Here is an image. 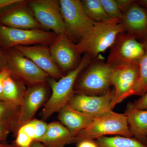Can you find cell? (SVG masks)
<instances>
[{
	"label": "cell",
	"instance_id": "1",
	"mask_svg": "<svg viewBox=\"0 0 147 147\" xmlns=\"http://www.w3.org/2000/svg\"><path fill=\"white\" fill-rule=\"evenodd\" d=\"M92 60L89 55L85 54L79 65L58 81L50 77L48 78L47 82L52 90V94L43 105L41 113L42 119L46 120L68 104L75 94L74 86L79 75Z\"/></svg>",
	"mask_w": 147,
	"mask_h": 147
},
{
	"label": "cell",
	"instance_id": "2",
	"mask_svg": "<svg viewBox=\"0 0 147 147\" xmlns=\"http://www.w3.org/2000/svg\"><path fill=\"white\" fill-rule=\"evenodd\" d=\"M121 21L113 19L96 23L76 44L81 54H87L93 59L110 48L118 35L125 32Z\"/></svg>",
	"mask_w": 147,
	"mask_h": 147
},
{
	"label": "cell",
	"instance_id": "3",
	"mask_svg": "<svg viewBox=\"0 0 147 147\" xmlns=\"http://www.w3.org/2000/svg\"><path fill=\"white\" fill-rule=\"evenodd\" d=\"M108 136L133 137L125 113L110 110L96 116L86 128L75 136V143L84 139L96 140Z\"/></svg>",
	"mask_w": 147,
	"mask_h": 147
},
{
	"label": "cell",
	"instance_id": "4",
	"mask_svg": "<svg viewBox=\"0 0 147 147\" xmlns=\"http://www.w3.org/2000/svg\"><path fill=\"white\" fill-rule=\"evenodd\" d=\"M114 67L98 58L92 60L75 84V93L101 96L111 90Z\"/></svg>",
	"mask_w": 147,
	"mask_h": 147
},
{
	"label": "cell",
	"instance_id": "5",
	"mask_svg": "<svg viewBox=\"0 0 147 147\" xmlns=\"http://www.w3.org/2000/svg\"><path fill=\"white\" fill-rule=\"evenodd\" d=\"M59 3L69 36L78 43L96 23L87 16L81 1L60 0Z\"/></svg>",
	"mask_w": 147,
	"mask_h": 147
},
{
	"label": "cell",
	"instance_id": "6",
	"mask_svg": "<svg viewBox=\"0 0 147 147\" xmlns=\"http://www.w3.org/2000/svg\"><path fill=\"white\" fill-rule=\"evenodd\" d=\"M56 36L40 29L13 28L0 25V46L6 50L17 45H51Z\"/></svg>",
	"mask_w": 147,
	"mask_h": 147
},
{
	"label": "cell",
	"instance_id": "7",
	"mask_svg": "<svg viewBox=\"0 0 147 147\" xmlns=\"http://www.w3.org/2000/svg\"><path fill=\"white\" fill-rule=\"evenodd\" d=\"M7 67L14 79L28 85L46 83L49 76L14 48L5 52Z\"/></svg>",
	"mask_w": 147,
	"mask_h": 147
},
{
	"label": "cell",
	"instance_id": "8",
	"mask_svg": "<svg viewBox=\"0 0 147 147\" xmlns=\"http://www.w3.org/2000/svg\"><path fill=\"white\" fill-rule=\"evenodd\" d=\"M145 53V46L136 37L125 32L119 34L111 47L107 63L112 66L138 63Z\"/></svg>",
	"mask_w": 147,
	"mask_h": 147
},
{
	"label": "cell",
	"instance_id": "9",
	"mask_svg": "<svg viewBox=\"0 0 147 147\" xmlns=\"http://www.w3.org/2000/svg\"><path fill=\"white\" fill-rule=\"evenodd\" d=\"M28 5L42 28L52 30L57 35L65 34L69 36L59 1L31 0L28 1Z\"/></svg>",
	"mask_w": 147,
	"mask_h": 147
},
{
	"label": "cell",
	"instance_id": "10",
	"mask_svg": "<svg viewBox=\"0 0 147 147\" xmlns=\"http://www.w3.org/2000/svg\"><path fill=\"white\" fill-rule=\"evenodd\" d=\"M138 77V63L114 67L111 78L112 86L115 87L112 110L127 98L134 95Z\"/></svg>",
	"mask_w": 147,
	"mask_h": 147
},
{
	"label": "cell",
	"instance_id": "11",
	"mask_svg": "<svg viewBox=\"0 0 147 147\" xmlns=\"http://www.w3.org/2000/svg\"><path fill=\"white\" fill-rule=\"evenodd\" d=\"M53 60L63 72L76 68L82 61L76 44L65 34L57 35L49 47Z\"/></svg>",
	"mask_w": 147,
	"mask_h": 147
},
{
	"label": "cell",
	"instance_id": "12",
	"mask_svg": "<svg viewBox=\"0 0 147 147\" xmlns=\"http://www.w3.org/2000/svg\"><path fill=\"white\" fill-rule=\"evenodd\" d=\"M0 25L13 28H42L29 8L28 1L23 0L0 11Z\"/></svg>",
	"mask_w": 147,
	"mask_h": 147
},
{
	"label": "cell",
	"instance_id": "13",
	"mask_svg": "<svg viewBox=\"0 0 147 147\" xmlns=\"http://www.w3.org/2000/svg\"><path fill=\"white\" fill-rule=\"evenodd\" d=\"M47 94L46 82L28 87L19 107V128L33 119L38 109L45 104Z\"/></svg>",
	"mask_w": 147,
	"mask_h": 147
},
{
	"label": "cell",
	"instance_id": "14",
	"mask_svg": "<svg viewBox=\"0 0 147 147\" xmlns=\"http://www.w3.org/2000/svg\"><path fill=\"white\" fill-rule=\"evenodd\" d=\"M114 94V90H112L101 96L75 93L67 105L82 113L96 117L112 110Z\"/></svg>",
	"mask_w": 147,
	"mask_h": 147
},
{
	"label": "cell",
	"instance_id": "15",
	"mask_svg": "<svg viewBox=\"0 0 147 147\" xmlns=\"http://www.w3.org/2000/svg\"><path fill=\"white\" fill-rule=\"evenodd\" d=\"M13 48L32 61L49 77L60 79L63 76L62 71L53 60L47 45H17Z\"/></svg>",
	"mask_w": 147,
	"mask_h": 147
},
{
	"label": "cell",
	"instance_id": "16",
	"mask_svg": "<svg viewBox=\"0 0 147 147\" xmlns=\"http://www.w3.org/2000/svg\"><path fill=\"white\" fill-rule=\"evenodd\" d=\"M121 23L125 32L137 39L147 36V10L136 1L123 13Z\"/></svg>",
	"mask_w": 147,
	"mask_h": 147
},
{
	"label": "cell",
	"instance_id": "17",
	"mask_svg": "<svg viewBox=\"0 0 147 147\" xmlns=\"http://www.w3.org/2000/svg\"><path fill=\"white\" fill-rule=\"evenodd\" d=\"M58 117L60 122L75 137L90 123L95 117L82 113L67 105L58 112Z\"/></svg>",
	"mask_w": 147,
	"mask_h": 147
},
{
	"label": "cell",
	"instance_id": "18",
	"mask_svg": "<svg viewBox=\"0 0 147 147\" xmlns=\"http://www.w3.org/2000/svg\"><path fill=\"white\" fill-rule=\"evenodd\" d=\"M75 137L60 122L48 124L46 133L38 142L48 147H64L75 143Z\"/></svg>",
	"mask_w": 147,
	"mask_h": 147
},
{
	"label": "cell",
	"instance_id": "19",
	"mask_svg": "<svg viewBox=\"0 0 147 147\" xmlns=\"http://www.w3.org/2000/svg\"><path fill=\"white\" fill-rule=\"evenodd\" d=\"M125 114L133 137L147 146V110L134 108L129 102Z\"/></svg>",
	"mask_w": 147,
	"mask_h": 147
},
{
	"label": "cell",
	"instance_id": "20",
	"mask_svg": "<svg viewBox=\"0 0 147 147\" xmlns=\"http://www.w3.org/2000/svg\"><path fill=\"white\" fill-rule=\"evenodd\" d=\"M26 90L24 84L14 79L9 72L3 82L2 100L11 105L19 107Z\"/></svg>",
	"mask_w": 147,
	"mask_h": 147
},
{
	"label": "cell",
	"instance_id": "21",
	"mask_svg": "<svg viewBox=\"0 0 147 147\" xmlns=\"http://www.w3.org/2000/svg\"><path fill=\"white\" fill-rule=\"evenodd\" d=\"M19 107L0 100V124L16 133L19 129Z\"/></svg>",
	"mask_w": 147,
	"mask_h": 147
},
{
	"label": "cell",
	"instance_id": "22",
	"mask_svg": "<svg viewBox=\"0 0 147 147\" xmlns=\"http://www.w3.org/2000/svg\"><path fill=\"white\" fill-rule=\"evenodd\" d=\"M81 1L85 13L92 21L96 23H102L113 20L105 12L100 0Z\"/></svg>",
	"mask_w": 147,
	"mask_h": 147
},
{
	"label": "cell",
	"instance_id": "23",
	"mask_svg": "<svg viewBox=\"0 0 147 147\" xmlns=\"http://www.w3.org/2000/svg\"><path fill=\"white\" fill-rule=\"evenodd\" d=\"M99 147H147L135 138L114 136L100 137L96 139Z\"/></svg>",
	"mask_w": 147,
	"mask_h": 147
},
{
	"label": "cell",
	"instance_id": "24",
	"mask_svg": "<svg viewBox=\"0 0 147 147\" xmlns=\"http://www.w3.org/2000/svg\"><path fill=\"white\" fill-rule=\"evenodd\" d=\"M145 53L138 63L139 77L134 89V95L142 96L147 90V36L143 39Z\"/></svg>",
	"mask_w": 147,
	"mask_h": 147
},
{
	"label": "cell",
	"instance_id": "25",
	"mask_svg": "<svg viewBox=\"0 0 147 147\" xmlns=\"http://www.w3.org/2000/svg\"><path fill=\"white\" fill-rule=\"evenodd\" d=\"M105 12L112 19H119L122 18L121 11L116 0H100Z\"/></svg>",
	"mask_w": 147,
	"mask_h": 147
},
{
	"label": "cell",
	"instance_id": "26",
	"mask_svg": "<svg viewBox=\"0 0 147 147\" xmlns=\"http://www.w3.org/2000/svg\"><path fill=\"white\" fill-rule=\"evenodd\" d=\"M34 141L26 133L18 129L16 133L14 145L18 147H30Z\"/></svg>",
	"mask_w": 147,
	"mask_h": 147
},
{
	"label": "cell",
	"instance_id": "27",
	"mask_svg": "<svg viewBox=\"0 0 147 147\" xmlns=\"http://www.w3.org/2000/svg\"><path fill=\"white\" fill-rule=\"evenodd\" d=\"M32 121L35 130V141H37L46 133L48 124L45 123L44 121L37 119H33Z\"/></svg>",
	"mask_w": 147,
	"mask_h": 147
},
{
	"label": "cell",
	"instance_id": "28",
	"mask_svg": "<svg viewBox=\"0 0 147 147\" xmlns=\"http://www.w3.org/2000/svg\"><path fill=\"white\" fill-rule=\"evenodd\" d=\"M134 108L141 110H147V90L145 94L133 102H130Z\"/></svg>",
	"mask_w": 147,
	"mask_h": 147
},
{
	"label": "cell",
	"instance_id": "29",
	"mask_svg": "<svg viewBox=\"0 0 147 147\" xmlns=\"http://www.w3.org/2000/svg\"><path fill=\"white\" fill-rule=\"evenodd\" d=\"M77 147H99L96 140L84 139L77 142Z\"/></svg>",
	"mask_w": 147,
	"mask_h": 147
},
{
	"label": "cell",
	"instance_id": "30",
	"mask_svg": "<svg viewBox=\"0 0 147 147\" xmlns=\"http://www.w3.org/2000/svg\"><path fill=\"white\" fill-rule=\"evenodd\" d=\"M134 1V0H116L123 14L128 9Z\"/></svg>",
	"mask_w": 147,
	"mask_h": 147
},
{
	"label": "cell",
	"instance_id": "31",
	"mask_svg": "<svg viewBox=\"0 0 147 147\" xmlns=\"http://www.w3.org/2000/svg\"><path fill=\"white\" fill-rule=\"evenodd\" d=\"M9 72L10 71L7 67L0 71V100H2L3 82L4 79Z\"/></svg>",
	"mask_w": 147,
	"mask_h": 147
},
{
	"label": "cell",
	"instance_id": "32",
	"mask_svg": "<svg viewBox=\"0 0 147 147\" xmlns=\"http://www.w3.org/2000/svg\"><path fill=\"white\" fill-rule=\"evenodd\" d=\"M23 0H0V11L15 4L21 2Z\"/></svg>",
	"mask_w": 147,
	"mask_h": 147
},
{
	"label": "cell",
	"instance_id": "33",
	"mask_svg": "<svg viewBox=\"0 0 147 147\" xmlns=\"http://www.w3.org/2000/svg\"><path fill=\"white\" fill-rule=\"evenodd\" d=\"M10 130L7 127L0 124V142L6 140Z\"/></svg>",
	"mask_w": 147,
	"mask_h": 147
},
{
	"label": "cell",
	"instance_id": "34",
	"mask_svg": "<svg viewBox=\"0 0 147 147\" xmlns=\"http://www.w3.org/2000/svg\"><path fill=\"white\" fill-rule=\"evenodd\" d=\"M7 67L5 53L0 50V71Z\"/></svg>",
	"mask_w": 147,
	"mask_h": 147
},
{
	"label": "cell",
	"instance_id": "35",
	"mask_svg": "<svg viewBox=\"0 0 147 147\" xmlns=\"http://www.w3.org/2000/svg\"><path fill=\"white\" fill-rule=\"evenodd\" d=\"M30 147H48L41 142L38 141H34Z\"/></svg>",
	"mask_w": 147,
	"mask_h": 147
},
{
	"label": "cell",
	"instance_id": "36",
	"mask_svg": "<svg viewBox=\"0 0 147 147\" xmlns=\"http://www.w3.org/2000/svg\"><path fill=\"white\" fill-rule=\"evenodd\" d=\"M136 2L147 10V0H139L136 1Z\"/></svg>",
	"mask_w": 147,
	"mask_h": 147
},
{
	"label": "cell",
	"instance_id": "37",
	"mask_svg": "<svg viewBox=\"0 0 147 147\" xmlns=\"http://www.w3.org/2000/svg\"><path fill=\"white\" fill-rule=\"evenodd\" d=\"M0 147H18L16 146L15 145H8L4 144H2L0 143Z\"/></svg>",
	"mask_w": 147,
	"mask_h": 147
},
{
	"label": "cell",
	"instance_id": "38",
	"mask_svg": "<svg viewBox=\"0 0 147 147\" xmlns=\"http://www.w3.org/2000/svg\"><path fill=\"white\" fill-rule=\"evenodd\" d=\"M0 47H1V46H0Z\"/></svg>",
	"mask_w": 147,
	"mask_h": 147
}]
</instances>
